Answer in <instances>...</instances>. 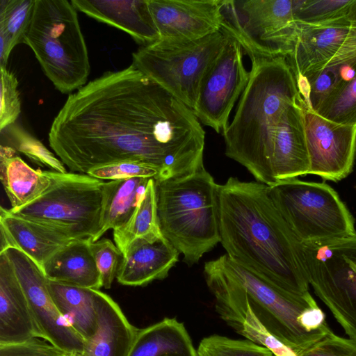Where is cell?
I'll use <instances>...</instances> for the list:
<instances>
[{
	"label": "cell",
	"instance_id": "cell-1",
	"mask_svg": "<svg viewBox=\"0 0 356 356\" xmlns=\"http://www.w3.org/2000/svg\"><path fill=\"white\" fill-rule=\"evenodd\" d=\"M204 139L193 110L133 64L106 72L70 95L48 136L72 172L139 161L159 169L156 181L204 167Z\"/></svg>",
	"mask_w": 356,
	"mask_h": 356
},
{
	"label": "cell",
	"instance_id": "cell-2",
	"mask_svg": "<svg viewBox=\"0 0 356 356\" xmlns=\"http://www.w3.org/2000/svg\"><path fill=\"white\" fill-rule=\"evenodd\" d=\"M220 242L234 262L293 293L309 292L300 244L268 186L229 177L217 187Z\"/></svg>",
	"mask_w": 356,
	"mask_h": 356
},
{
	"label": "cell",
	"instance_id": "cell-3",
	"mask_svg": "<svg viewBox=\"0 0 356 356\" xmlns=\"http://www.w3.org/2000/svg\"><path fill=\"white\" fill-rule=\"evenodd\" d=\"M249 57V81L222 132L225 154L257 181L270 186L275 184L273 161L277 145L295 106L303 98L286 58Z\"/></svg>",
	"mask_w": 356,
	"mask_h": 356
},
{
	"label": "cell",
	"instance_id": "cell-4",
	"mask_svg": "<svg viewBox=\"0 0 356 356\" xmlns=\"http://www.w3.org/2000/svg\"><path fill=\"white\" fill-rule=\"evenodd\" d=\"M217 187L204 167L188 175L155 181L161 232L189 266L220 242Z\"/></svg>",
	"mask_w": 356,
	"mask_h": 356
},
{
	"label": "cell",
	"instance_id": "cell-5",
	"mask_svg": "<svg viewBox=\"0 0 356 356\" xmlns=\"http://www.w3.org/2000/svg\"><path fill=\"white\" fill-rule=\"evenodd\" d=\"M211 261L242 290L268 331L296 354L332 331L309 291L289 292L236 264L226 254Z\"/></svg>",
	"mask_w": 356,
	"mask_h": 356
},
{
	"label": "cell",
	"instance_id": "cell-6",
	"mask_svg": "<svg viewBox=\"0 0 356 356\" xmlns=\"http://www.w3.org/2000/svg\"><path fill=\"white\" fill-rule=\"evenodd\" d=\"M24 43L60 92L68 93L86 84L90 70L88 51L71 1L35 0Z\"/></svg>",
	"mask_w": 356,
	"mask_h": 356
},
{
	"label": "cell",
	"instance_id": "cell-7",
	"mask_svg": "<svg viewBox=\"0 0 356 356\" xmlns=\"http://www.w3.org/2000/svg\"><path fill=\"white\" fill-rule=\"evenodd\" d=\"M49 188L13 214L51 227L72 239L93 242L99 227L104 180L87 174L47 171Z\"/></svg>",
	"mask_w": 356,
	"mask_h": 356
},
{
	"label": "cell",
	"instance_id": "cell-8",
	"mask_svg": "<svg viewBox=\"0 0 356 356\" xmlns=\"http://www.w3.org/2000/svg\"><path fill=\"white\" fill-rule=\"evenodd\" d=\"M268 193L301 243L356 233L355 218L346 204L325 182L288 179L268 186Z\"/></svg>",
	"mask_w": 356,
	"mask_h": 356
},
{
	"label": "cell",
	"instance_id": "cell-9",
	"mask_svg": "<svg viewBox=\"0 0 356 356\" xmlns=\"http://www.w3.org/2000/svg\"><path fill=\"white\" fill-rule=\"evenodd\" d=\"M228 38L220 30L188 42L158 40L134 52L132 64L193 110L202 79Z\"/></svg>",
	"mask_w": 356,
	"mask_h": 356
},
{
	"label": "cell",
	"instance_id": "cell-10",
	"mask_svg": "<svg viewBox=\"0 0 356 356\" xmlns=\"http://www.w3.org/2000/svg\"><path fill=\"white\" fill-rule=\"evenodd\" d=\"M300 251L309 285L356 341V233L301 243Z\"/></svg>",
	"mask_w": 356,
	"mask_h": 356
},
{
	"label": "cell",
	"instance_id": "cell-11",
	"mask_svg": "<svg viewBox=\"0 0 356 356\" xmlns=\"http://www.w3.org/2000/svg\"><path fill=\"white\" fill-rule=\"evenodd\" d=\"M221 13L220 30L249 56L291 53L299 31L293 0H221Z\"/></svg>",
	"mask_w": 356,
	"mask_h": 356
},
{
	"label": "cell",
	"instance_id": "cell-12",
	"mask_svg": "<svg viewBox=\"0 0 356 356\" xmlns=\"http://www.w3.org/2000/svg\"><path fill=\"white\" fill-rule=\"evenodd\" d=\"M243 49L232 36L212 62L201 82L193 111L199 121L217 133L225 131L231 111L250 78Z\"/></svg>",
	"mask_w": 356,
	"mask_h": 356
},
{
	"label": "cell",
	"instance_id": "cell-13",
	"mask_svg": "<svg viewBox=\"0 0 356 356\" xmlns=\"http://www.w3.org/2000/svg\"><path fill=\"white\" fill-rule=\"evenodd\" d=\"M8 257L26 296L35 326L43 339L71 354L79 355L84 340L73 330L57 309L42 269L16 248L1 252Z\"/></svg>",
	"mask_w": 356,
	"mask_h": 356
},
{
	"label": "cell",
	"instance_id": "cell-14",
	"mask_svg": "<svg viewBox=\"0 0 356 356\" xmlns=\"http://www.w3.org/2000/svg\"><path fill=\"white\" fill-rule=\"evenodd\" d=\"M305 133L309 156V175L337 182L353 171L356 153V126L330 120L305 102Z\"/></svg>",
	"mask_w": 356,
	"mask_h": 356
},
{
	"label": "cell",
	"instance_id": "cell-15",
	"mask_svg": "<svg viewBox=\"0 0 356 356\" xmlns=\"http://www.w3.org/2000/svg\"><path fill=\"white\" fill-rule=\"evenodd\" d=\"M147 3L159 40L188 42L221 29V0H147Z\"/></svg>",
	"mask_w": 356,
	"mask_h": 356
},
{
	"label": "cell",
	"instance_id": "cell-16",
	"mask_svg": "<svg viewBox=\"0 0 356 356\" xmlns=\"http://www.w3.org/2000/svg\"><path fill=\"white\" fill-rule=\"evenodd\" d=\"M350 29L347 16L321 25L299 24L293 50L286 58L296 81H306L323 68L340 49Z\"/></svg>",
	"mask_w": 356,
	"mask_h": 356
},
{
	"label": "cell",
	"instance_id": "cell-17",
	"mask_svg": "<svg viewBox=\"0 0 356 356\" xmlns=\"http://www.w3.org/2000/svg\"><path fill=\"white\" fill-rule=\"evenodd\" d=\"M179 252L162 235L132 241L122 253L116 280L125 286H143L163 280L177 264Z\"/></svg>",
	"mask_w": 356,
	"mask_h": 356
},
{
	"label": "cell",
	"instance_id": "cell-18",
	"mask_svg": "<svg viewBox=\"0 0 356 356\" xmlns=\"http://www.w3.org/2000/svg\"><path fill=\"white\" fill-rule=\"evenodd\" d=\"M0 252L16 248L35 261L42 269L47 261L72 239L46 225L0 209Z\"/></svg>",
	"mask_w": 356,
	"mask_h": 356
},
{
	"label": "cell",
	"instance_id": "cell-19",
	"mask_svg": "<svg viewBox=\"0 0 356 356\" xmlns=\"http://www.w3.org/2000/svg\"><path fill=\"white\" fill-rule=\"evenodd\" d=\"M40 338L24 291L4 252H0V344Z\"/></svg>",
	"mask_w": 356,
	"mask_h": 356
},
{
	"label": "cell",
	"instance_id": "cell-20",
	"mask_svg": "<svg viewBox=\"0 0 356 356\" xmlns=\"http://www.w3.org/2000/svg\"><path fill=\"white\" fill-rule=\"evenodd\" d=\"M76 10L121 29L146 46L159 39L147 0H72Z\"/></svg>",
	"mask_w": 356,
	"mask_h": 356
},
{
	"label": "cell",
	"instance_id": "cell-21",
	"mask_svg": "<svg viewBox=\"0 0 356 356\" xmlns=\"http://www.w3.org/2000/svg\"><path fill=\"white\" fill-rule=\"evenodd\" d=\"M97 318L95 334L84 341L78 356H129L139 330L127 320L119 305L99 289L95 292Z\"/></svg>",
	"mask_w": 356,
	"mask_h": 356
},
{
	"label": "cell",
	"instance_id": "cell-22",
	"mask_svg": "<svg viewBox=\"0 0 356 356\" xmlns=\"http://www.w3.org/2000/svg\"><path fill=\"white\" fill-rule=\"evenodd\" d=\"M90 243L89 238L74 239L56 252L42 268L47 280L94 289L102 287Z\"/></svg>",
	"mask_w": 356,
	"mask_h": 356
},
{
	"label": "cell",
	"instance_id": "cell-23",
	"mask_svg": "<svg viewBox=\"0 0 356 356\" xmlns=\"http://www.w3.org/2000/svg\"><path fill=\"white\" fill-rule=\"evenodd\" d=\"M16 152L13 147L1 145L0 179L10 209L29 204L42 195L51 184L47 170L33 169Z\"/></svg>",
	"mask_w": 356,
	"mask_h": 356
},
{
	"label": "cell",
	"instance_id": "cell-24",
	"mask_svg": "<svg viewBox=\"0 0 356 356\" xmlns=\"http://www.w3.org/2000/svg\"><path fill=\"white\" fill-rule=\"evenodd\" d=\"M151 178L132 177L104 181L99 231L93 242L109 229L124 225L145 194Z\"/></svg>",
	"mask_w": 356,
	"mask_h": 356
},
{
	"label": "cell",
	"instance_id": "cell-25",
	"mask_svg": "<svg viewBox=\"0 0 356 356\" xmlns=\"http://www.w3.org/2000/svg\"><path fill=\"white\" fill-rule=\"evenodd\" d=\"M129 356H197L184 326L175 318L139 330Z\"/></svg>",
	"mask_w": 356,
	"mask_h": 356
},
{
	"label": "cell",
	"instance_id": "cell-26",
	"mask_svg": "<svg viewBox=\"0 0 356 356\" xmlns=\"http://www.w3.org/2000/svg\"><path fill=\"white\" fill-rule=\"evenodd\" d=\"M47 285L57 309L69 325L84 341L91 338L97 326V289L49 280Z\"/></svg>",
	"mask_w": 356,
	"mask_h": 356
},
{
	"label": "cell",
	"instance_id": "cell-27",
	"mask_svg": "<svg viewBox=\"0 0 356 356\" xmlns=\"http://www.w3.org/2000/svg\"><path fill=\"white\" fill-rule=\"evenodd\" d=\"M113 240L122 254L138 238H148L161 234L157 215L155 180L149 179L144 195L134 212L122 227L113 230Z\"/></svg>",
	"mask_w": 356,
	"mask_h": 356
},
{
	"label": "cell",
	"instance_id": "cell-28",
	"mask_svg": "<svg viewBox=\"0 0 356 356\" xmlns=\"http://www.w3.org/2000/svg\"><path fill=\"white\" fill-rule=\"evenodd\" d=\"M35 0L0 1V67H6L12 49L24 42Z\"/></svg>",
	"mask_w": 356,
	"mask_h": 356
},
{
	"label": "cell",
	"instance_id": "cell-29",
	"mask_svg": "<svg viewBox=\"0 0 356 356\" xmlns=\"http://www.w3.org/2000/svg\"><path fill=\"white\" fill-rule=\"evenodd\" d=\"M316 113L337 123L356 126V67L353 75L340 83Z\"/></svg>",
	"mask_w": 356,
	"mask_h": 356
},
{
	"label": "cell",
	"instance_id": "cell-30",
	"mask_svg": "<svg viewBox=\"0 0 356 356\" xmlns=\"http://www.w3.org/2000/svg\"><path fill=\"white\" fill-rule=\"evenodd\" d=\"M353 0H293L299 24L321 25L347 16Z\"/></svg>",
	"mask_w": 356,
	"mask_h": 356
},
{
	"label": "cell",
	"instance_id": "cell-31",
	"mask_svg": "<svg viewBox=\"0 0 356 356\" xmlns=\"http://www.w3.org/2000/svg\"><path fill=\"white\" fill-rule=\"evenodd\" d=\"M7 132L13 143V147L26 156L33 162L45 166L53 171L67 172L65 165L57 159L40 140L22 128L10 125Z\"/></svg>",
	"mask_w": 356,
	"mask_h": 356
},
{
	"label": "cell",
	"instance_id": "cell-32",
	"mask_svg": "<svg viewBox=\"0 0 356 356\" xmlns=\"http://www.w3.org/2000/svg\"><path fill=\"white\" fill-rule=\"evenodd\" d=\"M197 354V356H275L266 348L247 339H234L217 334L202 339Z\"/></svg>",
	"mask_w": 356,
	"mask_h": 356
},
{
	"label": "cell",
	"instance_id": "cell-33",
	"mask_svg": "<svg viewBox=\"0 0 356 356\" xmlns=\"http://www.w3.org/2000/svg\"><path fill=\"white\" fill-rule=\"evenodd\" d=\"M86 174L104 181L132 177L152 178L156 181L160 177V170L143 161H123L93 168Z\"/></svg>",
	"mask_w": 356,
	"mask_h": 356
},
{
	"label": "cell",
	"instance_id": "cell-34",
	"mask_svg": "<svg viewBox=\"0 0 356 356\" xmlns=\"http://www.w3.org/2000/svg\"><path fill=\"white\" fill-rule=\"evenodd\" d=\"M90 249L100 274L102 287L110 289L116 278L122 254L115 243L108 238L90 243Z\"/></svg>",
	"mask_w": 356,
	"mask_h": 356
},
{
	"label": "cell",
	"instance_id": "cell-35",
	"mask_svg": "<svg viewBox=\"0 0 356 356\" xmlns=\"http://www.w3.org/2000/svg\"><path fill=\"white\" fill-rule=\"evenodd\" d=\"M0 131L14 124L21 112L17 90L18 81L14 74L1 67Z\"/></svg>",
	"mask_w": 356,
	"mask_h": 356
},
{
	"label": "cell",
	"instance_id": "cell-36",
	"mask_svg": "<svg viewBox=\"0 0 356 356\" xmlns=\"http://www.w3.org/2000/svg\"><path fill=\"white\" fill-rule=\"evenodd\" d=\"M297 356H356V341L330 332L296 354Z\"/></svg>",
	"mask_w": 356,
	"mask_h": 356
},
{
	"label": "cell",
	"instance_id": "cell-37",
	"mask_svg": "<svg viewBox=\"0 0 356 356\" xmlns=\"http://www.w3.org/2000/svg\"><path fill=\"white\" fill-rule=\"evenodd\" d=\"M68 353L41 338L12 344H0V356H69Z\"/></svg>",
	"mask_w": 356,
	"mask_h": 356
},
{
	"label": "cell",
	"instance_id": "cell-38",
	"mask_svg": "<svg viewBox=\"0 0 356 356\" xmlns=\"http://www.w3.org/2000/svg\"><path fill=\"white\" fill-rule=\"evenodd\" d=\"M347 18L351 26H356V0L353 1L348 10Z\"/></svg>",
	"mask_w": 356,
	"mask_h": 356
},
{
	"label": "cell",
	"instance_id": "cell-39",
	"mask_svg": "<svg viewBox=\"0 0 356 356\" xmlns=\"http://www.w3.org/2000/svg\"><path fill=\"white\" fill-rule=\"evenodd\" d=\"M69 356H78V355L76 354H70Z\"/></svg>",
	"mask_w": 356,
	"mask_h": 356
}]
</instances>
